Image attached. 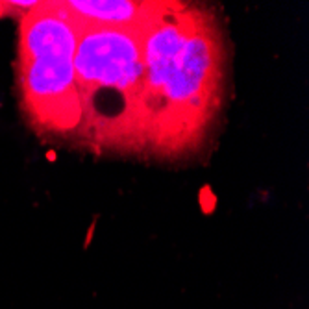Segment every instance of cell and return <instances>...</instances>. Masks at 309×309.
Segmentation results:
<instances>
[{
  "instance_id": "1",
  "label": "cell",
  "mask_w": 309,
  "mask_h": 309,
  "mask_svg": "<svg viewBox=\"0 0 309 309\" xmlns=\"http://www.w3.org/2000/svg\"><path fill=\"white\" fill-rule=\"evenodd\" d=\"M226 54L211 8L161 2L143 30V156L180 160L206 146L224 107Z\"/></svg>"
},
{
  "instance_id": "2",
  "label": "cell",
  "mask_w": 309,
  "mask_h": 309,
  "mask_svg": "<svg viewBox=\"0 0 309 309\" xmlns=\"http://www.w3.org/2000/svg\"><path fill=\"white\" fill-rule=\"evenodd\" d=\"M161 8V6H160ZM82 25L74 71L80 143L95 152L143 156V30Z\"/></svg>"
},
{
  "instance_id": "3",
  "label": "cell",
  "mask_w": 309,
  "mask_h": 309,
  "mask_svg": "<svg viewBox=\"0 0 309 309\" xmlns=\"http://www.w3.org/2000/svg\"><path fill=\"white\" fill-rule=\"evenodd\" d=\"M82 25L63 2H39L19 20L17 87L20 109L39 137L80 143L82 104L76 56Z\"/></svg>"
},
{
  "instance_id": "4",
  "label": "cell",
  "mask_w": 309,
  "mask_h": 309,
  "mask_svg": "<svg viewBox=\"0 0 309 309\" xmlns=\"http://www.w3.org/2000/svg\"><path fill=\"white\" fill-rule=\"evenodd\" d=\"M63 6L80 25L104 28H141L160 11L161 2L136 0H65Z\"/></svg>"
},
{
  "instance_id": "5",
  "label": "cell",
  "mask_w": 309,
  "mask_h": 309,
  "mask_svg": "<svg viewBox=\"0 0 309 309\" xmlns=\"http://www.w3.org/2000/svg\"><path fill=\"white\" fill-rule=\"evenodd\" d=\"M4 17H11V10H10L8 0H6V2H0V19H4Z\"/></svg>"
}]
</instances>
